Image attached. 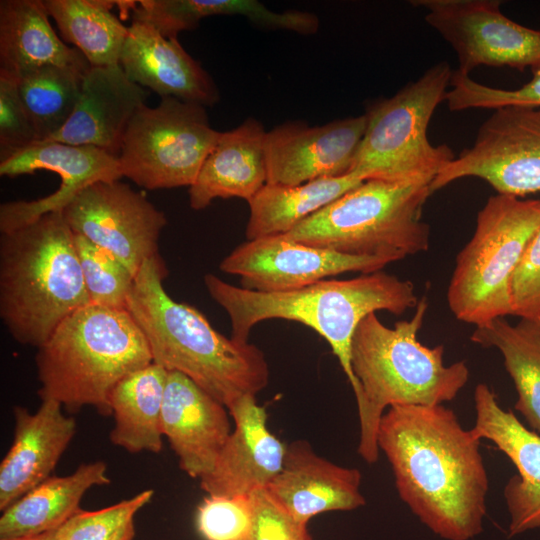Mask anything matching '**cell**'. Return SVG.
Returning <instances> with one entry per match:
<instances>
[{
	"label": "cell",
	"mask_w": 540,
	"mask_h": 540,
	"mask_svg": "<svg viewBox=\"0 0 540 540\" xmlns=\"http://www.w3.org/2000/svg\"><path fill=\"white\" fill-rule=\"evenodd\" d=\"M377 443L401 500L436 536L471 540L483 531L487 471L480 439L441 405H396L382 415Z\"/></svg>",
	"instance_id": "1"
},
{
	"label": "cell",
	"mask_w": 540,
	"mask_h": 540,
	"mask_svg": "<svg viewBox=\"0 0 540 540\" xmlns=\"http://www.w3.org/2000/svg\"><path fill=\"white\" fill-rule=\"evenodd\" d=\"M166 275L160 256L145 261L127 302L153 363L187 376L227 409L244 396H256L269 382L263 352L225 337L196 308L172 299L163 287Z\"/></svg>",
	"instance_id": "2"
},
{
	"label": "cell",
	"mask_w": 540,
	"mask_h": 540,
	"mask_svg": "<svg viewBox=\"0 0 540 540\" xmlns=\"http://www.w3.org/2000/svg\"><path fill=\"white\" fill-rule=\"evenodd\" d=\"M204 284L228 314L233 340L248 342L251 329L268 319L296 321L316 331L338 358L357 402L362 390L352 370L351 346L359 323L377 311L401 315L419 302L411 281L381 271L274 293L234 286L214 274H206Z\"/></svg>",
	"instance_id": "3"
},
{
	"label": "cell",
	"mask_w": 540,
	"mask_h": 540,
	"mask_svg": "<svg viewBox=\"0 0 540 540\" xmlns=\"http://www.w3.org/2000/svg\"><path fill=\"white\" fill-rule=\"evenodd\" d=\"M427 308L424 297L412 318L397 322L394 328L371 313L354 333L351 364L362 390L357 402L358 453L369 464L378 460L377 433L386 407L441 405L455 399L469 379L465 361L446 366L443 345L427 347L418 340Z\"/></svg>",
	"instance_id": "4"
},
{
	"label": "cell",
	"mask_w": 540,
	"mask_h": 540,
	"mask_svg": "<svg viewBox=\"0 0 540 540\" xmlns=\"http://www.w3.org/2000/svg\"><path fill=\"white\" fill-rule=\"evenodd\" d=\"M90 299L62 212L0 236V318L13 339L42 346Z\"/></svg>",
	"instance_id": "5"
},
{
	"label": "cell",
	"mask_w": 540,
	"mask_h": 540,
	"mask_svg": "<svg viewBox=\"0 0 540 540\" xmlns=\"http://www.w3.org/2000/svg\"><path fill=\"white\" fill-rule=\"evenodd\" d=\"M37 349L38 396L72 413L91 406L102 416L111 415L115 386L153 362L147 340L127 310L92 303L66 317Z\"/></svg>",
	"instance_id": "6"
},
{
	"label": "cell",
	"mask_w": 540,
	"mask_h": 540,
	"mask_svg": "<svg viewBox=\"0 0 540 540\" xmlns=\"http://www.w3.org/2000/svg\"><path fill=\"white\" fill-rule=\"evenodd\" d=\"M431 194L428 183L366 180L284 235L346 255L396 262L428 250L430 227L421 215Z\"/></svg>",
	"instance_id": "7"
},
{
	"label": "cell",
	"mask_w": 540,
	"mask_h": 540,
	"mask_svg": "<svg viewBox=\"0 0 540 540\" xmlns=\"http://www.w3.org/2000/svg\"><path fill=\"white\" fill-rule=\"evenodd\" d=\"M450 65L441 61L390 98L372 103L350 173L364 181L431 184L455 156L447 145L434 146L427 129L450 87Z\"/></svg>",
	"instance_id": "8"
},
{
	"label": "cell",
	"mask_w": 540,
	"mask_h": 540,
	"mask_svg": "<svg viewBox=\"0 0 540 540\" xmlns=\"http://www.w3.org/2000/svg\"><path fill=\"white\" fill-rule=\"evenodd\" d=\"M539 225L540 199L488 198L448 285L447 303L457 320L479 327L512 315L511 278Z\"/></svg>",
	"instance_id": "9"
},
{
	"label": "cell",
	"mask_w": 540,
	"mask_h": 540,
	"mask_svg": "<svg viewBox=\"0 0 540 540\" xmlns=\"http://www.w3.org/2000/svg\"><path fill=\"white\" fill-rule=\"evenodd\" d=\"M220 133L205 106L162 97L132 118L118 156L122 174L148 190L190 187Z\"/></svg>",
	"instance_id": "10"
},
{
	"label": "cell",
	"mask_w": 540,
	"mask_h": 540,
	"mask_svg": "<svg viewBox=\"0 0 540 540\" xmlns=\"http://www.w3.org/2000/svg\"><path fill=\"white\" fill-rule=\"evenodd\" d=\"M465 177L483 179L501 195L540 193V107L495 109L474 144L437 173L430 189L433 193Z\"/></svg>",
	"instance_id": "11"
},
{
	"label": "cell",
	"mask_w": 540,
	"mask_h": 540,
	"mask_svg": "<svg viewBox=\"0 0 540 540\" xmlns=\"http://www.w3.org/2000/svg\"><path fill=\"white\" fill-rule=\"evenodd\" d=\"M425 21L456 52L458 70L485 65L523 71L540 68V30L516 23L497 0H417Z\"/></svg>",
	"instance_id": "12"
},
{
	"label": "cell",
	"mask_w": 540,
	"mask_h": 540,
	"mask_svg": "<svg viewBox=\"0 0 540 540\" xmlns=\"http://www.w3.org/2000/svg\"><path fill=\"white\" fill-rule=\"evenodd\" d=\"M62 214L73 233L107 250L135 277L145 261L160 256L164 212L120 180L89 185Z\"/></svg>",
	"instance_id": "13"
},
{
	"label": "cell",
	"mask_w": 540,
	"mask_h": 540,
	"mask_svg": "<svg viewBox=\"0 0 540 540\" xmlns=\"http://www.w3.org/2000/svg\"><path fill=\"white\" fill-rule=\"evenodd\" d=\"M389 263L382 257L346 255L273 235L240 244L219 267L240 276L242 288L274 293L301 289L345 272L374 273Z\"/></svg>",
	"instance_id": "14"
},
{
	"label": "cell",
	"mask_w": 540,
	"mask_h": 540,
	"mask_svg": "<svg viewBox=\"0 0 540 540\" xmlns=\"http://www.w3.org/2000/svg\"><path fill=\"white\" fill-rule=\"evenodd\" d=\"M49 170L61 177L52 194L32 201H11L0 205V231L10 232L41 216L63 212L89 185L123 177L119 158L94 146L71 145L53 140L37 141L0 162V175L16 177Z\"/></svg>",
	"instance_id": "15"
},
{
	"label": "cell",
	"mask_w": 540,
	"mask_h": 540,
	"mask_svg": "<svg viewBox=\"0 0 540 540\" xmlns=\"http://www.w3.org/2000/svg\"><path fill=\"white\" fill-rule=\"evenodd\" d=\"M366 125L363 114L319 126H276L266 133V183L295 186L349 174Z\"/></svg>",
	"instance_id": "16"
},
{
	"label": "cell",
	"mask_w": 540,
	"mask_h": 540,
	"mask_svg": "<svg viewBox=\"0 0 540 540\" xmlns=\"http://www.w3.org/2000/svg\"><path fill=\"white\" fill-rule=\"evenodd\" d=\"M476 420L471 428L478 439H488L516 467L503 491L508 536L540 529V435L526 428L511 410H504L494 391L479 383L474 391Z\"/></svg>",
	"instance_id": "17"
},
{
	"label": "cell",
	"mask_w": 540,
	"mask_h": 540,
	"mask_svg": "<svg viewBox=\"0 0 540 540\" xmlns=\"http://www.w3.org/2000/svg\"><path fill=\"white\" fill-rule=\"evenodd\" d=\"M228 410L235 428L200 487L207 495L249 496L279 474L287 446L268 429L267 413L255 396L240 398Z\"/></svg>",
	"instance_id": "18"
},
{
	"label": "cell",
	"mask_w": 540,
	"mask_h": 540,
	"mask_svg": "<svg viewBox=\"0 0 540 540\" xmlns=\"http://www.w3.org/2000/svg\"><path fill=\"white\" fill-rule=\"evenodd\" d=\"M162 432L191 478H202L214 467L231 434L226 407L187 376L168 371Z\"/></svg>",
	"instance_id": "19"
},
{
	"label": "cell",
	"mask_w": 540,
	"mask_h": 540,
	"mask_svg": "<svg viewBox=\"0 0 540 540\" xmlns=\"http://www.w3.org/2000/svg\"><path fill=\"white\" fill-rule=\"evenodd\" d=\"M57 401L44 400L34 413L13 408V440L0 464V510L51 477L76 434L77 423Z\"/></svg>",
	"instance_id": "20"
},
{
	"label": "cell",
	"mask_w": 540,
	"mask_h": 540,
	"mask_svg": "<svg viewBox=\"0 0 540 540\" xmlns=\"http://www.w3.org/2000/svg\"><path fill=\"white\" fill-rule=\"evenodd\" d=\"M361 479L358 469L336 465L297 440L287 445L283 467L265 489L291 516L308 524L324 512L364 506Z\"/></svg>",
	"instance_id": "21"
},
{
	"label": "cell",
	"mask_w": 540,
	"mask_h": 540,
	"mask_svg": "<svg viewBox=\"0 0 540 540\" xmlns=\"http://www.w3.org/2000/svg\"><path fill=\"white\" fill-rule=\"evenodd\" d=\"M147 97L120 64L91 66L70 119L47 140L94 146L118 157L126 130Z\"/></svg>",
	"instance_id": "22"
},
{
	"label": "cell",
	"mask_w": 540,
	"mask_h": 540,
	"mask_svg": "<svg viewBox=\"0 0 540 540\" xmlns=\"http://www.w3.org/2000/svg\"><path fill=\"white\" fill-rule=\"evenodd\" d=\"M120 66L134 83L162 97L212 106L219 91L212 77L180 44L151 25L133 20L128 27Z\"/></svg>",
	"instance_id": "23"
},
{
	"label": "cell",
	"mask_w": 540,
	"mask_h": 540,
	"mask_svg": "<svg viewBox=\"0 0 540 540\" xmlns=\"http://www.w3.org/2000/svg\"><path fill=\"white\" fill-rule=\"evenodd\" d=\"M266 133L252 117L221 132L189 187L191 208L204 209L217 198L252 199L267 182Z\"/></svg>",
	"instance_id": "24"
},
{
	"label": "cell",
	"mask_w": 540,
	"mask_h": 540,
	"mask_svg": "<svg viewBox=\"0 0 540 540\" xmlns=\"http://www.w3.org/2000/svg\"><path fill=\"white\" fill-rule=\"evenodd\" d=\"M46 65L91 67L78 49L56 34L43 0H1L0 74L17 81Z\"/></svg>",
	"instance_id": "25"
},
{
	"label": "cell",
	"mask_w": 540,
	"mask_h": 540,
	"mask_svg": "<svg viewBox=\"0 0 540 540\" xmlns=\"http://www.w3.org/2000/svg\"><path fill=\"white\" fill-rule=\"evenodd\" d=\"M110 483L104 461L80 464L66 476H51L2 512L0 539L54 531L81 510L88 490Z\"/></svg>",
	"instance_id": "26"
},
{
	"label": "cell",
	"mask_w": 540,
	"mask_h": 540,
	"mask_svg": "<svg viewBox=\"0 0 540 540\" xmlns=\"http://www.w3.org/2000/svg\"><path fill=\"white\" fill-rule=\"evenodd\" d=\"M168 371L151 363L124 377L110 396L114 426L110 441L129 453H159L162 406Z\"/></svg>",
	"instance_id": "27"
},
{
	"label": "cell",
	"mask_w": 540,
	"mask_h": 540,
	"mask_svg": "<svg viewBox=\"0 0 540 540\" xmlns=\"http://www.w3.org/2000/svg\"><path fill=\"white\" fill-rule=\"evenodd\" d=\"M364 180L353 173L295 186L265 184L248 201L246 238L284 235Z\"/></svg>",
	"instance_id": "28"
},
{
	"label": "cell",
	"mask_w": 540,
	"mask_h": 540,
	"mask_svg": "<svg viewBox=\"0 0 540 540\" xmlns=\"http://www.w3.org/2000/svg\"><path fill=\"white\" fill-rule=\"evenodd\" d=\"M470 339L499 350L517 392L514 408L540 435V320L520 318L512 325L499 317L476 327Z\"/></svg>",
	"instance_id": "29"
},
{
	"label": "cell",
	"mask_w": 540,
	"mask_h": 540,
	"mask_svg": "<svg viewBox=\"0 0 540 540\" xmlns=\"http://www.w3.org/2000/svg\"><path fill=\"white\" fill-rule=\"evenodd\" d=\"M118 1L43 0L65 42L71 43L92 67L120 64L128 27L111 11Z\"/></svg>",
	"instance_id": "30"
},
{
	"label": "cell",
	"mask_w": 540,
	"mask_h": 540,
	"mask_svg": "<svg viewBox=\"0 0 540 540\" xmlns=\"http://www.w3.org/2000/svg\"><path fill=\"white\" fill-rule=\"evenodd\" d=\"M88 70L46 65L17 80L19 96L35 128L38 141L49 139L70 119Z\"/></svg>",
	"instance_id": "31"
},
{
	"label": "cell",
	"mask_w": 540,
	"mask_h": 540,
	"mask_svg": "<svg viewBox=\"0 0 540 540\" xmlns=\"http://www.w3.org/2000/svg\"><path fill=\"white\" fill-rule=\"evenodd\" d=\"M75 248L90 303L127 310L135 276L107 250L74 233Z\"/></svg>",
	"instance_id": "32"
},
{
	"label": "cell",
	"mask_w": 540,
	"mask_h": 540,
	"mask_svg": "<svg viewBox=\"0 0 540 540\" xmlns=\"http://www.w3.org/2000/svg\"><path fill=\"white\" fill-rule=\"evenodd\" d=\"M532 78L518 89H500L483 85L469 74L452 72L450 89L444 100L451 111L498 109L508 106L540 107V68L531 71Z\"/></svg>",
	"instance_id": "33"
},
{
	"label": "cell",
	"mask_w": 540,
	"mask_h": 540,
	"mask_svg": "<svg viewBox=\"0 0 540 540\" xmlns=\"http://www.w3.org/2000/svg\"><path fill=\"white\" fill-rule=\"evenodd\" d=\"M154 495L152 489L108 507L80 510L55 531L54 540H110L130 523Z\"/></svg>",
	"instance_id": "34"
},
{
	"label": "cell",
	"mask_w": 540,
	"mask_h": 540,
	"mask_svg": "<svg viewBox=\"0 0 540 540\" xmlns=\"http://www.w3.org/2000/svg\"><path fill=\"white\" fill-rule=\"evenodd\" d=\"M251 516L250 495H208L197 508L196 528L204 540H244Z\"/></svg>",
	"instance_id": "35"
},
{
	"label": "cell",
	"mask_w": 540,
	"mask_h": 540,
	"mask_svg": "<svg viewBox=\"0 0 540 540\" xmlns=\"http://www.w3.org/2000/svg\"><path fill=\"white\" fill-rule=\"evenodd\" d=\"M38 141L19 96L17 81L0 74V162Z\"/></svg>",
	"instance_id": "36"
},
{
	"label": "cell",
	"mask_w": 540,
	"mask_h": 540,
	"mask_svg": "<svg viewBox=\"0 0 540 540\" xmlns=\"http://www.w3.org/2000/svg\"><path fill=\"white\" fill-rule=\"evenodd\" d=\"M250 500L251 524L244 540H312L307 524L285 511L265 488L251 493Z\"/></svg>",
	"instance_id": "37"
},
{
	"label": "cell",
	"mask_w": 540,
	"mask_h": 540,
	"mask_svg": "<svg viewBox=\"0 0 540 540\" xmlns=\"http://www.w3.org/2000/svg\"><path fill=\"white\" fill-rule=\"evenodd\" d=\"M510 297L512 315L540 320V225L512 275Z\"/></svg>",
	"instance_id": "38"
},
{
	"label": "cell",
	"mask_w": 540,
	"mask_h": 540,
	"mask_svg": "<svg viewBox=\"0 0 540 540\" xmlns=\"http://www.w3.org/2000/svg\"><path fill=\"white\" fill-rule=\"evenodd\" d=\"M135 536L134 522L130 523L110 540H133Z\"/></svg>",
	"instance_id": "39"
},
{
	"label": "cell",
	"mask_w": 540,
	"mask_h": 540,
	"mask_svg": "<svg viewBox=\"0 0 540 540\" xmlns=\"http://www.w3.org/2000/svg\"><path fill=\"white\" fill-rule=\"evenodd\" d=\"M55 531L56 530L39 534V535H35V536L19 537V538H12V539H0V540H54Z\"/></svg>",
	"instance_id": "40"
}]
</instances>
